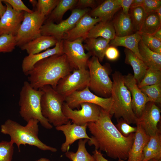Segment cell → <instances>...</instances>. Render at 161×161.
Segmentation results:
<instances>
[{"mask_svg":"<svg viewBox=\"0 0 161 161\" xmlns=\"http://www.w3.org/2000/svg\"><path fill=\"white\" fill-rule=\"evenodd\" d=\"M112 116L102 108L98 119L87 124L92 134L88 141L95 149L105 152L109 157L122 161L126 160L132 145L135 133L123 136L111 120Z\"/></svg>","mask_w":161,"mask_h":161,"instance_id":"cell-1","label":"cell"},{"mask_svg":"<svg viewBox=\"0 0 161 161\" xmlns=\"http://www.w3.org/2000/svg\"><path fill=\"white\" fill-rule=\"evenodd\" d=\"M73 70L63 53L39 61L26 75L28 76V82L35 89L49 85L55 90L59 80Z\"/></svg>","mask_w":161,"mask_h":161,"instance_id":"cell-2","label":"cell"},{"mask_svg":"<svg viewBox=\"0 0 161 161\" xmlns=\"http://www.w3.org/2000/svg\"><path fill=\"white\" fill-rule=\"evenodd\" d=\"M36 119H31L25 126L20 125L11 119H8L1 126V132L9 135L10 141L17 145L19 151L21 145L35 146L43 151L52 152L57 151L56 148L45 144L39 139L38 123Z\"/></svg>","mask_w":161,"mask_h":161,"instance_id":"cell-3","label":"cell"},{"mask_svg":"<svg viewBox=\"0 0 161 161\" xmlns=\"http://www.w3.org/2000/svg\"><path fill=\"white\" fill-rule=\"evenodd\" d=\"M112 78L111 97L113 103L110 115L117 120L121 118L129 124H136L137 118L133 110L131 95L124 83L123 76L116 72Z\"/></svg>","mask_w":161,"mask_h":161,"instance_id":"cell-4","label":"cell"},{"mask_svg":"<svg viewBox=\"0 0 161 161\" xmlns=\"http://www.w3.org/2000/svg\"><path fill=\"white\" fill-rule=\"evenodd\" d=\"M42 93L41 89H35L28 82H24L20 93L19 114L27 122L31 119H36L44 128L51 129L52 126L41 113V100Z\"/></svg>","mask_w":161,"mask_h":161,"instance_id":"cell-5","label":"cell"},{"mask_svg":"<svg viewBox=\"0 0 161 161\" xmlns=\"http://www.w3.org/2000/svg\"><path fill=\"white\" fill-rule=\"evenodd\" d=\"M42 91L41 100L43 116L55 126L66 124L69 120L64 114L62 107L65 98L50 85H46Z\"/></svg>","mask_w":161,"mask_h":161,"instance_id":"cell-6","label":"cell"},{"mask_svg":"<svg viewBox=\"0 0 161 161\" xmlns=\"http://www.w3.org/2000/svg\"><path fill=\"white\" fill-rule=\"evenodd\" d=\"M87 67L90 76L88 85L90 90L100 97H110L113 82L106 67L100 64L97 58L92 56L88 62Z\"/></svg>","mask_w":161,"mask_h":161,"instance_id":"cell-7","label":"cell"},{"mask_svg":"<svg viewBox=\"0 0 161 161\" xmlns=\"http://www.w3.org/2000/svg\"><path fill=\"white\" fill-rule=\"evenodd\" d=\"M46 17L36 10L32 13L25 12L23 20L15 36L16 46L21 47L42 35L41 29Z\"/></svg>","mask_w":161,"mask_h":161,"instance_id":"cell-8","label":"cell"},{"mask_svg":"<svg viewBox=\"0 0 161 161\" xmlns=\"http://www.w3.org/2000/svg\"><path fill=\"white\" fill-rule=\"evenodd\" d=\"M89 80V71L86 68L75 69L59 80L55 90L65 98L74 92L88 87Z\"/></svg>","mask_w":161,"mask_h":161,"instance_id":"cell-9","label":"cell"},{"mask_svg":"<svg viewBox=\"0 0 161 161\" xmlns=\"http://www.w3.org/2000/svg\"><path fill=\"white\" fill-rule=\"evenodd\" d=\"M89 10L87 8H76L73 10L67 18L58 23L47 21L41 27V35L53 36L58 41L62 40L64 34L73 27L79 20L88 13Z\"/></svg>","mask_w":161,"mask_h":161,"instance_id":"cell-10","label":"cell"},{"mask_svg":"<svg viewBox=\"0 0 161 161\" xmlns=\"http://www.w3.org/2000/svg\"><path fill=\"white\" fill-rule=\"evenodd\" d=\"M65 102L72 109L79 108L80 104L83 103L95 104L100 107L110 115L113 103L111 97L104 98L99 96L93 93L88 86L82 90L75 91L66 97Z\"/></svg>","mask_w":161,"mask_h":161,"instance_id":"cell-11","label":"cell"},{"mask_svg":"<svg viewBox=\"0 0 161 161\" xmlns=\"http://www.w3.org/2000/svg\"><path fill=\"white\" fill-rule=\"evenodd\" d=\"M80 106V109L73 110L64 102L62 107L63 113L68 119L71 120L72 123L80 126L95 122L98 119L101 108L100 107L88 103H81Z\"/></svg>","mask_w":161,"mask_h":161,"instance_id":"cell-12","label":"cell"},{"mask_svg":"<svg viewBox=\"0 0 161 161\" xmlns=\"http://www.w3.org/2000/svg\"><path fill=\"white\" fill-rule=\"evenodd\" d=\"M84 40L79 38L72 41L63 40V52L73 69L87 68V63L92 56L85 53L82 43Z\"/></svg>","mask_w":161,"mask_h":161,"instance_id":"cell-13","label":"cell"},{"mask_svg":"<svg viewBox=\"0 0 161 161\" xmlns=\"http://www.w3.org/2000/svg\"><path fill=\"white\" fill-rule=\"evenodd\" d=\"M161 110L155 103L149 102L136 124H139L150 136L160 131L158 125L161 118Z\"/></svg>","mask_w":161,"mask_h":161,"instance_id":"cell-14","label":"cell"},{"mask_svg":"<svg viewBox=\"0 0 161 161\" xmlns=\"http://www.w3.org/2000/svg\"><path fill=\"white\" fill-rule=\"evenodd\" d=\"M4 2L6 9L0 19V36L5 34L16 36L23 20L25 12L16 11L9 4Z\"/></svg>","mask_w":161,"mask_h":161,"instance_id":"cell-15","label":"cell"},{"mask_svg":"<svg viewBox=\"0 0 161 161\" xmlns=\"http://www.w3.org/2000/svg\"><path fill=\"white\" fill-rule=\"evenodd\" d=\"M123 79L124 83L131 95L133 110L137 117L139 118L149 102L148 99L138 87L137 82L131 74L123 76Z\"/></svg>","mask_w":161,"mask_h":161,"instance_id":"cell-16","label":"cell"},{"mask_svg":"<svg viewBox=\"0 0 161 161\" xmlns=\"http://www.w3.org/2000/svg\"><path fill=\"white\" fill-rule=\"evenodd\" d=\"M71 121L69 120L66 124L55 127L57 130L62 131L65 137V142L62 144L61 148V151L64 152L68 151L70 146L77 140L91 139L86 132L87 124L80 126L72 124Z\"/></svg>","mask_w":161,"mask_h":161,"instance_id":"cell-17","label":"cell"},{"mask_svg":"<svg viewBox=\"0 0 161 161\" xmlns=\"http://www.w3.org/2000/svg\"><path fill=\"white\" fill-rule=\"evenodd\" d=\"M100 21L99 18L92 17L88 13L79 20L73 27L64 34L62 40L72 41L81 38L85 40L91 29Z\"/></svg>","mask_w":161,"mask_h":161,"instance_id":"cell-18","label":"cell"},{"mask_svg":"<svg viewBox=\"0 0 161 161\" xmlns=\"http://www.w3.org/2000/svg\"><path fill=\"white\" fill-rule=\"evenodd\" d=\"M136 124L137 130L134 140L126 161H143V149L150 138L139 124Z\"/></svg>","mask_w":161,"mask_h":161,"instance_id":"cell-19","label":"cell"},{"mask_svg":"<svg viewBox=\"0 0 161 161\" xmlns=\"http://www.w3.org/2000/svg\"><path fill=\"white\" fill-rule=\"evenodd\" d=\"M63 40L58 41L54 47L36 54L28 55L23 59L21 65L23 72L26 75L38 62L51 56L63 54Z\"/></svg>","mask_w":161,"mask_h":161,"instance_id":"cell-20","label":"cell"},{"mask_svg":"<svg viewBox=\"0 0 161 161\" xmlns=\"http://www.w3.org/2000/svg\"><path fill=\"white\" fill-rule=\"evenodd\" d=\"M120 8L118 0H106L88 14L92 17L99 18L101 21L107 22L110 21Z\"/></svg>","mask_w":161,"mask_h":161,"instance_id":"cell-21","label":"cell"},{"mask_svg":"<svg viewBox=\"0 0 161 161\" xmlns=\"http://www.w3.org/2000/svg\"><path fill=\"white\" fill-rule=\"evenodd\" d=\"M58 41L53 36L41 35L25 44L20 48L22 50H25L28 55L36 54L55 46Z\"/></svg>","mask_w":161,"mask_h":161,"instance_id":"cell-22","label":"cell"},{"mask_svg":"<svg viewBox=\"0 0 161 161\" xmlns=\"http://www.w3.org/2000/svg\"><path fill=\"white\" fill-rule=\"evenodd\" d=\"M84 41V49L92 56L97 58L100 62H102L107 48L109 46L110 40L101 37L87 38Z\"/></svg>","mask_w":161,"mask_h":161,"instance_id":"cell-23","label":"cell"},{"mask_svg":"<svg viewBox=\"0 0 161 161\" xmlns=\"http://www.w3.org/2000/svg\"><path fill=\"white\" fill-rule=\"evenodd\" d=\"M141 39L140 34L138 32L122 37L115 36L113 39L110 41L109 45L116 47H124L131 51L142 60L138 49V44Z\"/></svg>","mask_w":161,"mask_h":161,"instance_id":"cell-24","label":"cell"},{"mask_svg":"<svg viewBox=\"0 0 161 161\" xmlns=\"http://www.w3.org/2000/svg\"><path fill=\"white\" fill-rule=\"evenodd\" d=\"M116 36L122 37L135 32L130 14H125L122 11L118 14L112 22Z\"/></svg>","mask_w":161,"mask_h":161,"instance_id":"cell-25","label":"cell"},{"mask_svg":"<svg viewBox=\"0 0 161 161\" xmlns=\"http://www.w3.org/2000/svg\"><path fill=\"white\" fill-rule=\"evenodd\" d=\"M124 51L126 56L125 63L132 66L134 73L133 77L138 84L143 78L148 68L143 61L131 51L125 48Z\"/></svg>","mask_w":161,"mask_h":161,"instance_id":"cell-26","label":"cell"},{"mask_svg":"<svg viewBox=\"0 0 161 161\" xmlns=\"http://www.w3.org/2000/svg\"><path fill=\"white\" fill-rule=\"evenodd\" d=\"M138 49L142 60L148 68L161 70V55L149 49L141 39L138 44Z\"/></svg>","mask_w":161,"mask_h":161,"instance_id":"cell-27","label":"cell"},{"mask_svg":"<svg viewBox=\"0 0 161 161\" xmlns=\"http://www.w3.org/2000/svg\"><path fill=\"white\" fill-rule=\"evenodd\" d=\"M153 159L161 160L160 131L150 136L149 140L143 149V161H148Z\"/></svg>","mask_w":161,"mask_h":161,"instance_id":"cell-28","label":"cell"},{"mask_svg":"<svg viewBox=\"0 0 161 161\" xmlns=\"http://www.w3.org/2000/svg\"><path fill=\"white\" fill-rule=\"evenodd\" d=\"M115 36L112 22L100 21L91 29L86 38L101 37L111 41L113 39Z\"/></svg>","mask_w":161,"mask_h":161,"instance_id":"cell-29","label":"cell"},{"mask_svg":"<svg viewBox=\"0 0 161 161\" xmlns=\"http://www.w3.org/2000/svg\"><path fill=\"white\" fill-rule=\"evenodd\" d=\"M78 0H59L58 4L50 14L47 21L60 22L64 15L68 10L76 6Z\"/></svg>","mask_w":161,"mask_h":161,"instance_id":"cell-30","label":"cell"},{"mask_svg":"<svg viewBox=\"0 0 161 161\" xmlns=\"http://www.w3.org/2000/svg\"><path fill=\"white\" fill-rule=\"evenodd\" d=\"M161 27V21L155 11L151 12L147 15L138 32L140 34L153 35Z\"/></svg>","mask_w":161,"mask_h":161,"instance_id":"cell-31","label":"cell"},{"mask_svg":"<svg viewBox=\"0 0 161 161\" xmlns=\"http://www.w3.org/2000/svg\"><path fill=\"white\" fill-rule=\"evenodd\" d=\"M87 139H81L78 142V147L76 152L69 151L65 152L66 156L72 161H95L93 155L90 154L86 147Z\"/></svg>","mask_w":161,"mask_h":161,"instance_id":"cell-32","label":"cell"},{"mask_svg":"<svg viewBox=\"0 0 161 161\" xmlns=\"http://www.w3.org/2000/svg\"><path fill=\"white\" fill-rule=\"evenodd\" d=\"M161 83V70L148 68L145 75L137 84L139 88L143 86Z\"/></svg>","mask_w":161,"mask_h":161,"instance_id":"cell-33","label":"cell"},{"mask_svg":"<svg viewBox=\"0 0 161 161\" xmlns=\"http://www.w3.org/2000/svg\"><path fill=\"white\" fill-rule=\"evenodd\" d=\"M129 10L134 31L138 32L147 14L142 7L131 8Z\"/></svg>","mask_w":161,"mask_h":161,"instance_id":"cell-34","label":"cell"},{"mask_svg":"<svg viewBox=\"0 0 161 161\" xmlns=\"http://www.w3.org/2000/svg\"><path fill=\"white\" fill-rule=\"evenodd\" d=\"M148 97L149 102L161 103V83L146 86L140 88Z\"/></svg>","mask_w":161,"mask_h":161,"instance_id":"cell-35","label":"cell"},{"mask_svg":"<svg viewBox=\"0 0 161 161\" xmlns=\"http://www.w3.org/2000/svg\"><path fill=\"white\" fill-rule=\"evenodd\" d=\"M16 46L15 36L7 34L0 36V53L12 52Z\"/></svg>","mask_w":161,"mask_h":161,"instance_id":"cell-36","label":"cell"},{"mask_svg":"<svg viewBox=\"0 0 161 161\" xmlns=\"http://www.w3.org/2000/svg\"><path fill=\"white\" fill-rule=\"evenodd\" d=\"M59 1V0H38L36 6V10L46 17L51 13Z\"/></svg>","mask_w":161,"mask_h":161,"instance_id":"cell-37","label":"cell"},{"mask_svg":"<svg viewBox=\"0 0 161 161\" xmlns=\"http://www.w3.org/2000/svg\"><path fill=\"white\" fill-rule=\"evenodd\" d=\"M13 144L10 141L0 142V161H11L14 152Z\"/></svg>","mask_w":161,"mask_h":161,"instance_id":"cell-38","label":"cell"},{"mask_svg":"<svg viewBox=\"0 0 161 161\" xmlns=\"http://www.w3.org/2000/svg\"><path fill=\"white\" fill-rule=\"evenodd\" d=\"M141 40L144 44L153 52L161 47V41L153 35L140 34Z\"/></svg>","mask_w":161,"mask_h":161,"instance_id":"cell-39","label":"cell"},{"mask_svg":"<svg viewBox=\"0 0 161 161\" xmlns=\"http://www.w3.org/2000/svg\"><path fill=\"white\" fill-rule=\"evenodd\" d=\"M115 126L120 133L125 137L135 133L137 130V127L131 126L122 119L119 120Z\"/></svg>","mask_w":161,"mask_h":161,"instance_id":"cell-40","label":"cell"},{"mask_svg":"<svg viewBox=\"0 0 161 161\" xmlns=\"http://www.w3.org/2000/svg\"><path fill=\"white\" fill-rule=\"evenodd\" d=\"M2 1L9 4L14 10L17 12L23 11L32 13L34 11L27 7L21 0H2Z\"/></svg>","mask_w":161,"mask_h":161,"instance_id":"cell-41","label":"cell"},{"mask_svg":"<svg viewBox=\"0 0 161 161\" xmlns=\"http://www.w3.org/2000/svg\"><path fill=\"white\" fill-rule=\"evenodd\" d=\"M161 6V0H144L142 7L148 14L155 11Z\"/></svg>","mask_w":161,"mask_h":161,"instance_id":"cell-42","label":"cell"},{"mask_svg":"<svg viewBox=\"0 0 161 161\" xmlns=\"http://www.w3.org/2000/svg\"><path fill=\"white\" fill-rule=\"evenodd\" d=\"M119 55V51L116 47L109 45L106 50L105 56L109 60L113 61L117 60Z\"/></svg>","mask_w":161,"mask_h":161,"instance_id":"cell-43","label":"cell"},{"mask_svg":"<svg viewBox=\"0 0 161 161\" xmlns=\"http://www.w3.org/2000/svg\"><path fill=\"white\" fill-rule=\"evenodd\" d=\"M96 1L94 0H78L76 6L77 8L83 9L90 7L92 9L96 7Z\"/></svg>","mask_w":161,"mask_h":161,"instance_id":"cell-44","label":"cell"},{"mask_svg":"<svg viewBox=\"0 0 161 161\" xmlns=\"http://www.w3.org/2000/svg\"><path fill=\"white\" fill-rule=\"evenodd\" d=\"M122 12L125 14H128L133 0H118Z\"/></svg>","mask_w":161,"mask_h":161,"instance_id":"cell-45","label":"cell"},{"mask_svg":"<svg viewBox=\"0 0 161 161\" xmlns=\"http://www.w3.org/2000/svg\"><path fill=\"white\" fill-rule=\"evenodd\" d=\"M93 156L95 161H109L105 158L100 151L95 150L93 152Z\"/></svg>","mask_w":161,"mask_h":161,"instance_id":"cell-46","label":"cell"},{"mask_svg":"<svg viewBox=\"0 0 161 161\" xmlns=\"http://www.w3.org/2000/svg\"><path fill=\"white\" fill-rule=\"evenodd\" d=\"M144 0H133L130 9L142 7Z\"/></svg>","mask_w":161,"mask_h":161,"instance_id":"cell-47","label":"cell"},{"mask_svg":"<svg viewBox=\"0 0 161 161\" xmlns=\"http://www.w3.org/2000/svg\"><path fill=\"white\" fill-rule=\"evenodd\" d=\"M2 0H0V18L3 16L6 9V5H4Z\"/></svg>","mask_w":161,"mask_h":161,"instance_id":"cell-48","label":"cell"},{"mask_svg":"<svg viewBox=\"0 0 161 161\" xmlns=\"http://www.w3.org/2000/svg\"><path fill=\"white\" fill-rule=\"evenodd\" d=\"M153 35L159 40L161 41V27H160Z\"/></svg>","mask_w":161,"mask_h":161,"instance_id":"cell-49","label":"cell"},{"mask_svg":"<svg viewBox=\"0 0 161 161\" xmlns=\"http://www.w3.org/2000/svg\"><path fill=\"white\" fill-rule=\"evenodd\" d=\"M160 20L161 21V6L158 8L155 11Z\"/></svg>","mask_w":161,"mask_h":161,"instance_id":"cell-50","label":"cell"},{"mask_svg":"<svg viewBox=\"0 0 161 161\" xmlns=\"http://www.w3.org/2000/svg\"><path fill=\"white\" fill-rule=\"evenodd\" d=\"M29 1L33 7H36L38 1H37L36 0H30Z\"/></svg>","mask_w":161,"mask_h":161,"instance_id":"cell-51","label":"cell"},{"mask_svg":"<svg viewBox=\"0 0 161 161\" xmlns=\"http://www.w3.org/2000/svg\"><path fill=\"white\" fill-rule=\"evenodd\" d=\"M35 161H51L50 160L46 158H41Z\"/></svg>","mask_w":161,"mask_h":161,"instance_id":"cell-52","label":"cell"},{"mask_svg":"<svg viewBox=\"0 0 161 161\" xmlns=\"http://www.w3.org/2000/svg\"><path fill=\"white\" fill-rule=\"evenodd\" d=\"M154 52L158 54L161 55V47L155 50Z\"/></svg>","mask_w":161,"mask_h":161,"instance_id":"cell-53","label":"cell"},{"mask_svg":"<svg viewBox=\"0 0 161 161\" xmlns=\"http://www.w3.org/2000/svg\"><path fill=\"white\" fill-rule=\"evenodd\" d=\"M117 161H122L121 160H118ZM148 161H161V160H157L156 159H151Z\"/></svg>","mask_w":161,"mask_h":161,"instance_id":"cell-54","label":"cell"}]
</instances>
